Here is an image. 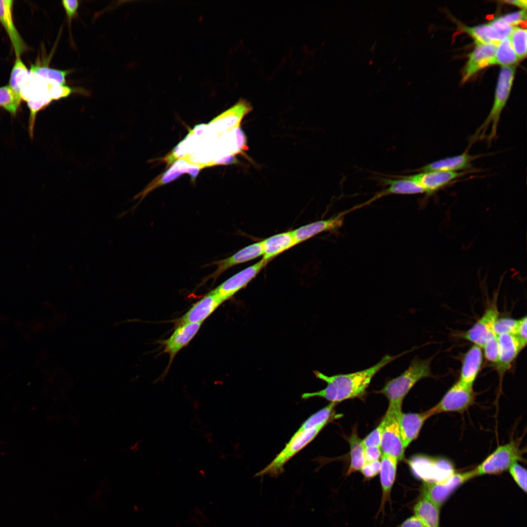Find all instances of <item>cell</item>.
<instances>
[{
    "label": "cell",
    "mask_w": 527,
    "mask_h": 527,
    "mask_svg": "<svg viewBox=\"0 0 527 527\" xmlns=\"http://www.w3.org/2000/svg\"><path fill=\"white\" fill-rule=\"evenodd\" d=\"M411 350L405 351L396 356L385 355L373 366L352 373L329 376L314 370L313 373L316 377L326 382L327 385L320 391L304 393L302 398L306 400L312 397H321L330 402L338 403L346 399L362 397L365 394L373 377L382 368Z\"/></svg>",
    "instance_id": "obj_1"
},
{
    "label": "cell",
    "mask_w": 527,
    "mask_h": 527,
    "mask_svg": "<svg viewBox=\"0 0 527 527\" xmlns=\"http://www.w3.org/2000/svg\"><path fill=\"white\" fill-rule=\"evenodd\" d=\"M431 361V358L415 357L406 369L398 376L388 380L378 393L385 395L389 404L402 407L403 400L414 385L420 380L432 376Z\"/></svg>",
    "instance_id": "obj_2"
},
{
    "label": "cell",
    "mask_w": 527,
    "mask_h": 527,
    "mask_svg": "<svg viewBox=\"0 0 527 527\" xmlns=\"http://www.w3.org/2000/svg\"><path fill=\"white\" fill-rule=\"evenodd\" d=\"M515 66L501 67L492 107L486 119L472 137V142L484 138L488 128L491 127L487 141L491 143L497 136V127L503 109L505 106L512 87Z\"/></svg>",
    "instance_id": "obj_3"
},
{
    "label": "cell",
    "mask_w": 527,
    "mask_h": 527,
    "mask_svg": "<svg viewBox=\"0 0 527 527\" xmlns=\"http://www.w3.org/2000/svg\"><path fill=\"white\" fill-rule=\"evenodd\" d=\"M328 424L324 423L319 426L295 432L285 447L276 456L273 460L263 469L257 473L255 477H263L268 475L277 477L284 471V466L295 454L312 442L322 429Z\"/></svg>",
    "instance_id": "obj_4"
},
{
    "label": "cell",
    "mask_w": 527,
    "mask_h": 527,
    "mask_svg": "<svg viewBox=\"0 0 527 527\" xmlns=\"http://www.w3.org/2000/svg\"><path fill=\"white\" fill-rule=\"evenodd\" d=\"M402 407L389 404L383 419L380 448L383 454L401 461L404 457L405 447L401 436L399 419Z\"/></svg>",
    "instance_id": "obj_5"
},
{
    "label": "cell",
    "mask_w": 527,
    "mask_h": 527,
    "mask_svg": "<svg viewBox=\"0 0 527 527\" xmlns=\"http://www.w3.org/2000/svg\"><path fill=\"white\" fill-rule=\"evenodd\" d=\"M520 446L519 441L511 440L499 446L474 469L476 476L500 474L524 460Z\"/></svg>",
    "instance_id": "obj_6"
},
{
    "label": "cell",
    "mask_w": 527,
    "mask_h": 527,
    "mask_svg": "<svg viewBox=\"0 0 527 527\" xmlns=\"http://www.w3.org/2000/svg\"><path fill=\"white\" fill-rule=\"evenodd\" d=\"M475 476L474 469L462 473L454 472L447 478L439 482L424 481L422 488L423 497L440 507L458 487Z\"/></svg>",
    "instance_id": "obj_7"
},
{
    "label": "cell",
    "mask_w": 527,
    "mask_h": 527,
    "mask_svg": "<svg viewBox=\"0 0 527 527\" xmlns=\"http://www.w3.org/2000/svg\"><path fill=\"white\" fill-rule=\"evenodd\" d=\"M475 400L473 387L466 386L458 380L430 409L433 415L447 412L463 413L473 404Z\"/></svg>",
    "instance_id": "obj_8"
},
{
    "label": "cell",
    "mask_w": 527,
    "mask_h": 527,
    "mask_svg": "<svg viewBox=\"0 0 527 527\" xmlns=\"http://www.w3.org/2000/svg\"><path fill=\"white\" fill-rule=\"evenodd\" d=\"M269 262L262 259L233 275L212 291L224 302L245 287Z\"/></svg>",
    "instance_id": "obj_9"
},
{
    "label": "cell",
    "mask_w": 527,
    "mask_h": 527,
    "mask_svg": "<svg viewBox=\"0 0 527 527\" xmlns=\"http://www.w3.org/2000/svg\"><path fill=\"white\" fill-rule=\"evenodd\" d=\"M497 293L489 304L481 318L461 337L483 347L488 337L493 331V326L499 318L497 305Z\"/></svg>",
    "instance_id": "obj_10"
},
{
    "label": "cell",
    "mask_w": 527,
    "mask_h": 527,
    "mask_svg": "<svg viewBox=\"0 0 527 527\" xmlns=\"http://www.w3.org/2000/svg\"><path fill=\"white\" fill-rule=\"evenodd\" d=\"M204 168L202 164L191 162L187 157L181 158L176 160L174 163L165 171L157 182L150 183L143 190L134 197H141V202L150 191L154 189L168 183L179 178L184 173L189 174L192 181L194 182L201 169Z\"/></svg>",
    "instance_id": "obj_11"
},
{
    "label": "cell",
    "mask_w": 527,
    "mask_h": 527,
    "mask_svg": "<svg viewBox=\"0 0 527 527\" xmlns=\"http://www.w3.org/2000/svg\"><path fill=\"white\" fill-rule=\"evenodd\" d=\"M465 174L464 171H432L398 176L414 182L424 189L425 193L429 195Z\"/></svg>",
    "instance_id": "obj_12"
},
{
    "label": "cell",
    "mask_w": 527,
    "mask_h": 527,
    "mask_svg": "<svg viewBox=\"0 0 527 527\" xmlns=\"http://www.w3.org/2000/svg\"><path fill=\"white\" fill-rule=\"evenodd\" d=\"M252 107L250 103L240 99L236 104L214 118L208 124L216 133H222L239 127L243 117Z\"/></svg>",
    "instance_id": "obj_13"
},
{
    "label": "cell",
    "mask_w": 527,
    "mask_h": 527,
    "mask_svg": "<svg viewBox=\"0 0 527 527\" xmlns=\"http://www.w3.org/2000/svg\"><path fill=\"white\" fill-rule=\"evenodd\" d=\"M261 256H263L261 242L248 245L229 257L210 264V265H215L216 269L214 272L205 278V281L211 279L214 281L222 273L232 266L252 260Z\"/></svg>",
    "instance_id": "obj_14"
},
{
    "label": "cell",
    "mask_w": 527,
    "mask_h": 527,
    "mask_svg": "<svg viewBox=\"0 0 527 527\" xmlns=\"http://www.w3.org/2000/svg\"><path fill=\"white\" fill-rule=\"evenodd\" d=\"M223 303L219 296L211 291L176 321L177 325L187 323H202Z\"/></svg>",
    "instance_id": "obj_15"
},
{
    "label": "cell",
    "mask_w": 527,
    "mask_h": 527,
    "mask_svg": "<svg viewBox=\"0 0 527 527\" xmlns=\"http://www.w3.org/2000/svg\"><path fill=\"white\" fill-rule=\"evenodd\" d=\"M202 323H187L177 326L171 336L161 342L163 352L169 355V366L178 352L185 346L197 333Z\"/></svg>",
    "instance_id": "obj_16"
},
{
    "label": "cell",
    "mask_w": 527,
    "mask_h": 527,
    "mask_svg": "<svg viewBox=\"0 0 527 527\" xmlns=\"http://www.w3.org/2000/svg\"><path fill=\"white\" fill-rule=\"evenodd\" d=\"M398 460L390 456L383 454L380 470V482L382 488V497L376 516L382 513L385 514V504L391 506V492L395 482Z\"/></svg>",
    "instance_id": "obj_17"
},
{
    "label": "cell",
    "mask_w": 527,
    "mask_h": 527,
    "mask_svg": "<svg viewBox=\"0 0 527 527\" xmlns=\"http://www.w3.org/2000/svg\"><path fill=\"white\" fill-rule=\"evenodd\" d=\"M499 355L496 367L502 376L510 367L520 351L523 348L519 340L514 334L503 333L497 336Z\"/></svg>",
    "instance_id": "obj_18"
},
{
    "label": "cell",
    "mask_w": 527,
    "mask_h": 527,
    "mask_svg": "<svg viewBox=\"0 0 527 527\" xmlns=\"http://www.w3.org/2000/svg\"><path fill=\"white\" fill-rule=\"evenodd\" d=\"M13 0H0V23L4 28L16 56H20L27 46L15 26L13 18Z\"/></svg>",
    "instance_id": "obj_19"
},
{
    "label": "cell",
    "mask_w": 527,
    "mask_h": 527,
    "mask_svg": "<svg viewBox=\"0 0 527 527\" xmlns=\"http://www.w3.org/2000/svg\"><path fill=\"white\" fill-rule=\"evenodd\" d=\"M497 46L494 44L477 45L473 52L468 55V61L464 70L463 82L480 69L494 64V57Z\"/></svg>",
    "instance_id": "obj_20"
},
{
    "label": "cell",
    "mask_w": 527,
    "mask_h": 527,
    "mask_svg": "<svg viewBox=\"0 0 527 527\" xmlns=\"http://www.w3.org/2000/svg\"><path fill=\"white\" fill-rule=\"evenodd\" d=\"M347 212L346 211L328 219L313 222L292 230L296 244L302 243L323 232L337 230L342 225L344 215Z\"/></svg>",
    "instance_id": "obj_21"
},
{
    "label": "cell",
    "mask_w": 527,
    "mask_h": 527,
    "mask_svg": "<svg viewBox=\"0 0 527 527\" xmlns=\"http://www.w3.org/2000/svg\"><path fill=\"white\" fill-rule=\"evenodd\" d=\"M478 157V156L471 155L467 151H465L459 155L432 162L411 172L418 173L432 171H460L470 168L472 166V162Z\"/></svg>",
    "instance_id": "obj_22"
},
{
    "label": "cell",
    "mask_w": 527,
    "mask_h": 527,
    "mask_svg": "<svg viewBox=\"0 0 527 527\" xmlns=\"http://www.w3.org/2000/svg\"><path fill=\"white\" fill-rule=\"evenodd\" d=\"M433 415L430 409L421 413H401L400 428L404 446L406 448L416 439L425 422Z\"/></svg>",
    "instance_id": "obj_23"
},
{
    "label": "cell",
    "mask_w": 527,
    "mask_h": 527,
    "mask_svg": "<svg viewBox=\"0 0 527 527\" xmlns=\"http://www.w3.org/2000/svg\"><path fill=\"white\" fill-rule=\"evenodd\" d=\"M483 361L482 348L473 345L464 356L459 381L466 386L473 387Z\"/></svg>",
    "instance_id": "obj_24"
},
{
    "label": "cell",
    "mask_w": 527,
    "mask_h": 527,
    "mask_svg": "<svg viewBox=\"0 0 527 527\" xmlns=\"http://www.w3.org/2000/svg\"><path fill=\"white\" fill-rule=\"evenodd\" d=\"M261 242L263 259L269 261L296 245L292 230L274 235Z\"/></svg>",
    "instance_id": "obj_25"
},
{
    "label": "cell",
    "mask_w": 527,
    "mask_h": 527,
    "mask_svg": "<svg viewBox=\"0 0 527 527\" xmlns=\"http://www.w3.org/2000/svg\"><path fill=\"white\" fill-rule=\"evenodd\" d=\"M414 513L425 527H440V507L426 498L422 497L415 505Z\"/></svg>",
    "instance_id": "obj_26"
},
{
    "label": "cell",
    "mask_w": 527,
    "mask_h": 527,
    "mask_svg": "<svg viewBox=\"0 0 527 527\" xmlns=\"http://www.w3.org/2000/svg\"><path fill=\"white\" fill-rule=\"evenodd\" d=\"M350 448V464L347 471V475L360 470L365 463L364 457L365 447L362 440L359 438L354 430L348 439Z\"/></svg>",
    "instance_id": "obj_27"
},
{
    "label": "cell",
    "mask_w": 527,
    "mask_h": 527,
    "mask_svg": "<svg viewBox=\"0 0 527 527\" xmlns=\"http://www.w3.org/2000/svg\"><path fill=\"white\" fill-rule=\"evenodd\" d=\"M30 72L47 81L56 82L61 85H66V76L69 70H62L49 67L47 65L39 63L32 65Z\"/></svg>",
    "instance_id": "obj_28"
},
{
    "label": "cell",
    "mask_w": 527,
    "mask_h": 527,
    "mask_svg": "<svg viewBox=\"0 0 527 527\" xmlns=\"http://www.w3.org/2000/svg\"><path fill=\"white\" fill-rule=\"evenodd\" d=\"M494 64L513 65L518 61L508 37L505 38L497 45L494 57Z\"/></svg>",
    "instance_id": "obj_29"
},
{
    "label": "cell",
    "mask_w": 527,
    "mask_h": 527,
    "mask_svg": "<svg viewBox=\"0 0 527 527\" xmlns=\"http://www.w3.org/2000/svg\"><path fill=\"white\" fill-rule=\"evenodd\" d=\"M338 403L331 402L325 407L311 415L301 425L296 432H300L311 428L324 423H328L333 419L334 409Z\"/></svg>",
    "instance_id": "obj_30"
},
{
    "label": "cell",
    "mask_w": 527,
    "mask_h": 527,
    "mask_svg": "<svg viewBox=\"0 0 527 527\" xmlns=\"http://www.w3.org/2000/svg\"><path fill=\"white\" fill-rule=\"evenodd\" d=\"M29 74L30 72L21 60L20 56H16V60L10 74L9 85L16 92L20 94L21 88L27 80Z\"/></svg>",
    "instance_id": "obj_31"
},
{
    "label": "cell",
    "mask_w": 527,
    "mask_h": 527,
    "mask_svg": "<svg viewBox=\"0 0 527 527\" xmlns=\"http://www.w3.org/2000/svg\"><path fill=\"white\" fill-rule=\"evenodd\" d=\"M21 98L8 85L0 87V107L15 117L20 104Z\"/></svg>",
    "instance_id": "obj_32"
},
{
    "label": "cell",
    "mask_w": 527,
    "mask_h": 527,
    "mask_svg": "<svg viewBox=\"0 0 527 527\" xmlns=\"http://www.w3.org/2000/svg\"><path fill=\"white\" fill-rule=\"evenodd\" d=\"M508 38L518 60L524 59L527 55V29L515 27Z\"/></svg>",
    "instance_id": "obj_33"
},
{
    "label": "cell",
    "mask_w": 527,
    "mask_h": 527,
    "mask_svg": "<svg viewBox=\"0 0 527 527\" xmlns=\"http://www.w3.org/2000/svg\"><path fill=\"white\" fill-rule=\"evenodd\" d=\"M482 348L486 359L496 365L499 358V346L497 335L494 332L490 334Z\"/></svg>",
    "instance_id": "obj_34"
},
{
    "label": "cell",
    "mask_w": 527,
    "mask_h": 527,
    "mask_svg": "<svg viewBox=\"0 0 527 527\" xmlns=\"http://www.w3.org/2000/svg\"><path fill=\"white\" fill-rule=\"evenodd\" d=\"M518 324L517 320L510 318H498L494 324L493 331L497 336L503 333L515 335Z\"/></svg>",
    "instance_id": "obj_35"
},
{
    "label": "cell",
    "mask_w": 527,
    "mask_h": 527,
    "mask_svg": "<svg viewBox=\"0 0 527 527\" xmlns=\"http://www.w3.org/2000/svg\"><path fill=\"white\" fill-rule=\"evenodd\" d=\"M509 473L519 486L527 491V470L518 463L513 464L508 469Z\"/></svg>",
    "instance_id": "obj_36"
},
{
    "label": "cell",
    "mask_w": 527,
    "mask_h": 527,
    "mask_svg": "<svg viewBox=\"0 0 527 527\" xmlns=\"http://www.w3.org/2000/svg\"><path fill=\"white\" fill-rule=\"evenodd\" d=\"M462 28L472 37L477 45L492 44L485 35L484 24L473 27L463 26Z\"/></svg>",
    "instance_id": "obj_37"
},
{
    "label": "cell",
    "mask_w": 527,
    "mask_h": 527,
    "mask_svg": "<svg viewBox=\"0 0 527 527\" xmlns=\"http://www.w3.org/2000/svg\"><path fill=\"white\" fill-rule=\"evenodd\" d=\"M489 24L503 39L509 37L515 26H513L499 18L491 21Z\"/></svg>",
    "instance_id": "obj_38"
},
{
    "label": "cell",
    "mask_w": 527,
    "mask_h": 527,
    "mask_svg": "<svg viewBox=\"0 0 527 527\" xmlns=\"http://www.w3.org/2000/svg\"><path fill=\"white\" fill-rule=\"evenodd\" d=\"M383 426V422H381L380 425L375 429L362 440V443L364 447L371 446L380 447Z\"/></svg>",
    "instance_id": "obj_39"
},
{
    "label": "cell",
    "mask_w": 527,
    "mask_h": 527,
    "mask_svg": "<svg viewBox=\"0 0 527 527\" xmlns=\"http://www.w3.org/2000/svg\"><path fill=\"white\" fill-rule=\"evenodd\" d=\"M507 23L514 26L520 24L527 19L526 10L523 9L516 12L510 13L499 17Z\"/></svg>",
    "instance_id": "obj_40"
},
{
    "label": "cell",
    "mask_w": 527,
    "mask_h": 527,
    "mask_svg": "<svg viewBox=\"0 0 527 527\" xmlns=\"http://www.w3.org/2000/svg\"><path fill=\"white\" fill-rule=\"evenodd\" d=\"M381 461L379 460L365 463L360 471L366 479H370L376 476L379 472Z\"/></svg>",
    "instance_id": "obj_41"
},
{
    "label": "cell",
    "mask_w": 527,
    "mask_h": 527,
    "mask_svg": "<svg viewBox=\"0 0 527 527\" xmlns=\"http://www.w3.org/2000/svg\"><path fill=\"white\" fill-rule=\"evenodd\" d=\"M62 5L65 12L69 23L77 14L79 3L77 0H64Z\"/></svg>",
    "instance_id": "obj_42"
},
{
    "label": "cell",
    "mask_w": 527,
    "mask_h": 527,
    "mask_svg": "<svg viewBox=\"0 0 527 527\" xmlns=\"http://www.w3.org/2000/svg\"><path fill=\"white\" fill-rule=\"evenodd\" d=\"M527 321L526 316L518 320V324L515 335L519 340L523 348L527 345Z\"/></svg>",
    "instance_id": "obj_43"
},
{
    "label": "cell",
    "mask_w": 527,
    "mask_h": 527,
    "mask_svg": "<svg viewBox=\"0 0 527 527\" xmlns=\"http://www.w3.org/2000/svg\"><path fill=\"white\" fill-rule=\"evenodd\" d=\"M381 450L380 447L371 446L365 447L364 457L365 463L379 460L381 456Z\"/></svg>",
    "instance_id": "obj_44"
},
{
    "label": "cell",
    "mask_w": 527,
    "mask_h": 527,
    "mask_svg": "<svg viewBox=\"0 0 527 527\" xmlns=\"http://www.w3.org/2000/svg\"><path fill=\"white\" fill-rule=\"evenodd\" d=\"M394 527H425L421 521L415 515L412 516L397 526Z\"/></svg>",
    "instance_id": "obj_45"
},
{
    "label": "cell",
    "mask_w": 527,
    "mask_h": 527,
    "mask_svg": "<svg viewBox=\"0 0 527 527\" xmlns=\"http://www.w3.org/2000/svg\"><path fill=\"white\" fill-rule=\"evenodd\" d=\"M506 2L517 5L526 10L527 1L526 0H506Z\"/></svg>",
    "instance_id": "obj_46"
}]
</instances>
